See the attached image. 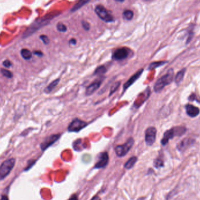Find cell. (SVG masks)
<instances>
[{
	"label": "cell",
	"instance_id": "cell-35",
	"mask_svg": "<svg viewBox=\"0 0 200 200\" xmlns=\"http://www.w3.org/2000/svg\"><path fill=\"white\" fill-rule=\"evenodd\" d=\"M91 200H101V198H100L99 196L96 195V196L93 197L91 199Z\"/></svg>",
	"mask_w": 200,
	"mask_h": 200
},
{
	"label": "cell",
	"instance_id": "cell-31",
	"mask_svg": "<svg viewBox=\"0 0 200 200\" xmlns=\"http://www.w3.org/2000/svg\"><path fill=\"white\" fill-rule=\"evenodd\" d=\"M83 28H84L85 29L87 30V31L89 30V29H90V25H89V23L87 22H85V21L83 22Z\"/></svg>",
	"mask_w": 200,
	"mask_h": 200
},
{
	"label": "cell",
	"instance_id": "cell-17",
	"mask_svg": "<svg viewBox=\"0 0 200 200\" xmlns=\"http://www.w3.org/2000/svg\"><path fill=\"white\" fill-rule=\"evenodd\" d=\"M107 69L106 67L104 65H101L97 67V68L95 70L94 72V75L98 77H103V76L107 73Z\"/></svg>",
	"mask_w": 200,
	"mask_h": 200
},
{
	"label": "cell",
	"instance_id": "cell-9",
	"mask_svg": "<svg viewBox=\"0 0 200 200\" xmlns=\"http://www.w3.org/2000/svg\"><path fill=\"white\" fill-rule=\"evenodd\" d=\"M61 134H53L44 139L42 143L40 144V148L42 151H45L48 147L52 146L53 144L58 140L60 138Z\"/></svg>",
	"mask_w": 200,
	"mask_h": 200
},
{
	"label": "cell",
	"instance_id": "cell-23",
	"mask_svg": "<svg viewBox=\"0 0 200 200\" xmlns=\"http://www.w3.org/2000/svg\"><path fill=\"white\" fill-rule=\"evenodd\" d=\"M166 63H167V62H166V61H160V62H153V63H152L149 65L148 69H156V68H157V67H159L162 66L164 65V64H166Z\"/></svg>",
	"mask_w": 200,
	"mask_h": 200
},
{
	"label": "cell",
	"instance_id": "cell-24",
	"mask_svg": "<svg viewBox=\"0 0 200 200\" xmlns=\"http://www.w3.org/2000/svg\"><path fill=\"white\" fill-rule=\"evenodd\" d=\"M123 16L125 19L130 21L133 17V12L129 9L125 10L123 12Z\"/></svg>",
	"mask_w": 200,
	"mask_h": 200
},
{
	"label": "cell",
	"instance_id": "cell-29",
	"mask_svg": "<svg viewBox=\"0 0 200 200\" xmlns=\"http://www.w3.org/2000/svg\"><path fill=\"white\" fill-rule=\"evenodd\" d=\"M40 38L42 40L44 44L45 45H48L49 43V39L46 35H41L40 36Z\"/></svg>",
	"mask_w": 200,
	"mask_h": 200
},
{
	"label": "cell",
	"instance_id": "cell-20",
	"mask_svg": "<svg viewBox=\"0 0 200 200\" xmlns=\"http://www.w3.org/2000/svg\"><path fill=\"white\" fill-rule=\"evenodd\" d=\"M21 54L22 57L25 60H29L31 59L32 53L31 51L27 49H23L21 51Z\"/></svg>",
	"mask_w": 200,
	"mask_h": 200
},
{
	"label": "cell",
	"instance_id": "cell-10",
	"mask_svg": "<svg viewBox=\"0 0 200 200\" xmlns=\"http://www.w3.org/2000/svg\"><path fill=\"white\" fill-rule=\"evenodd\" d=\"M104 77V76H103ZM100 77L98 79L95 80L94 82H92L91 84L89 85L85 89V95L86 96H90L95 92L101 86L102 83V81L104 80V77Z\"/></svg>",
	"mask_w": 200,
	"mask_h": 200
},
{
	"label": "cell",
	"instance_id": "cell-8",
	"mask_svg": "<svg viewBox=\"0 0 200 200\" xmlns=\"http://www.w3.org/2000/svg\"><path fill=\"white\" fill-rule=\"evenodd\" d=\"M156 133L157 130L153 126H150L146 129L145 140L147 146H151L154 144L156 138Z\"/></svg>",
	"mask_w": 200,
	"mask_h": 200
},
{
	"label": "cell",
	"instance_id": "cell-13",
	"mask_svg": "<svg viewBox=\"0 0 200 200\" xmlns=\"http://www.w3.org/2000/svg\"><path fill=\"white\" fill-rule=\"evenodd\" d=\"M143 70H144L143 69H140L139 70L134 74H133L129 78V80H128L126 81V82L123 85V91H122V95H123V93L126 91V90L128 88H129L133 84L138 78H139V77H140V76L143 73Z\"/></svg>",
	"mask_w": 200,
	"mask_h": 200
},
{
	"label": "cell",
	"instance_id": "cell-28",
	"mask_svg": "<svg viewBox=\"0 0 200 200\" xmlns=\"http://www.w3.org/2000/svg\"><path fill=\"white\" fill-rule=\"evenodd\" d=\"M56 28H57V31L61 32H65L67 30V28L66 26L64 24L61 23V22L57 23Z\"/></svg>",
	"mask_w": 200,
	"mask_h": 200
},
{
	"label": "cell",
	"instance_id": "cell-36",
	"mask_svg": "<svg viewBox=\"0 0 200 200\" xmlns=\"http://www.w3.org/2000/svg\"><path fill=\"white\" fill-rule=\"evenodd\" d=\"M0 200H8V197L7 196H5V195H2L1 199Z\"/></svg>",
	"mask_w": 200,
	"mask_h": 200
},
{
	"label": "cell",
	"instance_id": "cell-18",
	"mask_svg": "<svg viewBox=\"0 0 200 200\" xmlns=\"http://www.w3.org/2000/svg\"><path fill=\"white\" fill-rule=\"evenodd\" d=\"M138 161V157L136 156H132L129 159V160L125 163L124 167L126 169L129 170L133 168L136 163Z\"/></svg>",
	"mask_w": 200,
	"mask_h": 200
},
{
	"label": "cell",
	"instance_id": "cell-11",
	"mask_svg": "<svg viewBox=\"0 0 200 200\" xmlns=\"http://www.w3.org/2000/svg\"><path fill=\"white\" fill-rule=\"evenodd\" d=\"M129 49L126 47H121L116 50L112 55V59L114 60H123L129 56Z\"/></svg>",
	"mask_w": 200,
	"mask_h": 200
},
{
	"label": "cell",
	"instance_id": "cell-2",
	"mask_svg": "<svg viewBox=\"0 0 200 200\" xmlns=\"http://www.w3.org/2000/svg\"><path fill=\"white\" fill-rule=\"evenodd\" d=\"M174 71L172 69L169 70L167 73L159 78L154 85V90L156 92H160L167 85L170 84L173 79Z\"/></svg>",
	"mask_w": 200,
	"mask_h": 200
},
{
	"label": "cell",
	"instance_id": "cell-27",
	"mask_svg": "<svg viewBox=\"0 0 200 200\" xmlns=\"http://www.w3.org/2000/svg\"><path fill=\"white\" fill-rule=\"evenodd\" d=\"M164 166V162L163 160L160 158H157L155 159L154 161V166L156 168H160L163 167Z\"/></svg>",
	"mask_w": 200,
	"mask_h": 200
},
{
	"label": "cell",
	"instance_id": "cell-30",
	"mask_svg": "<svg viewBox=\"0 0 200 200\" xmlns=\"http://www.w3.org/2000/svg\"><path fill=\"white\" fill-rule=\"evenodd\" d=\"M2 64L5 67H7V68H9L12 66L11 62H10L9 60H5V61H4Z\"/></svg>",
	"mask_w": 200,
	"mask_h": 200
},
{
	"label": "cell",
	"instance_id": "cell-25",
	"mask_svg": "<svg viewBox=\"0 0 200 200\" xmlns=\"http://www.w3.org/2000/svg\"><path fill=\"white\" fill-rule=\"evenodd\" d=\"M121 85V82L120 81H116L114 84L112 85V86L110 90V92L109 94V96H111L114 92H116L117 90L119 88V86Z\"/></svg>",
	"mask_w": 200,
	"mask_h": 200
},
{
	"label": "cell",
	"instance_id": "cell-32",
	"mask_svg": "<svg viewBox=\"0 0 200 200\" xmlns=\"http://www.w3.org/2000/svg\"><path fill=\"white\" fill-rule=\"evenodd\" d=\"M77 43V41L75 39H71L69 40L70 45H76Z\"/></svg>",
	"mask_w": 200,
	"mask_h": 200
},
{
	"label": "cell",
	"instance_id": "cell-22",
	"mask_svg": "<svg viewBox=\"0 0 200 200\" xmlns=\"http://www.w3.org/2000/svg\"><path fill=\"white\" fill-rule=\"evenodd\" d=\"M73 148L74 149V150L76 151L82 150L83 146V143H81V139H78L76 141H74L73 144Z\"/></svg>",
	"mask_w": 200,
	"mask_h": 200
},
{
	"label": "cell",
	"instance_id": "cell-19",
	"mask_svg": "<svg viewBox=\"0 0 200 200\" xmlns=\"http://www.w3.org/2000/svg\"><path fill=\"white\" fill-rule=\"evenodd\" d=\"M91 0H79L76 4L72 8L71 11L74 12L76 11L78 9L82 7H83L86 4H87L88 2H90Z\"/></svg>",
	"mask_w": 200,
	"mask_h": 200
},
{
	"label": "cell",
	"instance_id": "cell-16",
	"mask_svg": "<svg viewBox=\"0 0 200 200\" xmlns=\"http://www.w3.org/2000/svg\"><path fill=\"white\" fill-rule=\"evenodd\" d=\"M60 78H57V79L53 80L52 83H50L48 85V86L45 89V92L47 93V94H49V93L52 92L54 88L57 87V85L59 84V83L60 82Z\"/></svg>",
	"mask_w": 200,
	"mask_h": 200
},
{
	"label": "cell",
	"instance_id": "cell-34",
	"mask_svg": "<svg viewBox=\"0 0 200 200\" xmlns=\"http://www.w3.org/2000/svg\"><path fill=\"white\" fill-rule=\"evenodd\" d=\"M34 53H35V54H36V55L38 56H40V57L43 56V53H42V52H40V51H36V52H34Z\"/></svg>",
	"mask_w": 200,
	"mask_h": 200
},
{
	"label": "cell",
	"instance_id": "cell-12",
	"mask_svg": "<svg viewBox=\"0 0 200 200\" xmlns=\"http://www.w3.org/2000/svg\"><path fill=\"white\" fill-rule=\"evenodd\" d=\"M109 163V155L107 152H101L98 156V160L95 164V169H102L105 167Z\"/></svg>",
	"mask_w": 200,
	"mask_h": 200
},
{
	"label": "cell",
	"instance_id": "cell-3",
	"mask_svg": "<svg viewBox=\"0 0 200 200\" xmlns=\"http://www.w3.org/2000/svg\"><path fill=\"white\" fill-rule=\"evenodd\" d=\"M186 131V129L183 126H177L172 128L169 130L166 131L163 135V138L161 140L162 145L165 146L167 145L170 139L173 138L176 136H181L184 135Z\"/></svg>",
	"mask_w": 200,
	"mask_h": 200
},
{
	"label": "cell",
	"instance_id": "cell-21",
	"mask_svg": "<svg viewBox=\"0 0 200 200\" xmlns=\"http://www.w3.org/2000/svg\"><path fill=\"white\" fill-rule=\"evenodd\" d=\"M185 72V69H184L180 71L177 73L176 76L175 77V81L177 84H179L183 80Z\"/></svg>",
	"mask_w": 200,
	"mask_h": 200
},
{
	"label": "cell",
	"instance_id": "cell-37",
	"mask_svg": "<svg viewBox=\"0 0 200 200\" xmlns=\"http://www.w3.org/2000/svg\"><path fill=\"white\" fill-rule=\"evenodd\" d=\"M137 200H145V198H144V197H140V198H139Z\"/></svg>",
	"mask_w": 200,
	"mask_h": 200
},
{
	"label": "cell",
	"instance_id": "cell-26",
	"mask_svg": "<svg viewBox=\"0 0 200 200\" xmlns=\"http://www.w3.org/2000/svg\"><path fill=\"white\" fill-rule=\"evenodd\" d=\"M1 73L4 77H7L8 78H11L13 77V74L10 71L5 69H1Z\"/></svg>",
	"mask_w": 200,
	"mask_h": 200
},
{
	"label": "cell",
	"instance_id": "cell-4",
	"mask_svg": "<svg viewBox=\"0 0 200 200\" xmlns=\"http://www.w3.org/2000/svg\"><path fill=\"white\" fill-rule=\"evenodd\" d=\"M134 142H135L134 139L132 137H131L126 140V142L125 143L116 146L115 147V152L116 156L119 157L125 156L129 152L132 146H133Z\"/></svg>",
	"mask_w": 200,
	"mask_h": 200
},
{
	"label": "cell",
	"instance_id": "cell-1",
	"mask_svg": "<svg viewBox=\"0 0 200 200\" xmlns=\"http://www.w3.org/2000/svg\"><path fill=\"white\" fill-rule=\"evenodd\" d=\"M57 12L56 13H51L49 14H47L45 16L37 19L35 22L31 25V26L26 29V31L24 32L22 35L23 38H25L31 35L35 32L38 31L41 27L45 26L49 21L52 19L54 16H57Z\"/></svg>",
	"mask_w": 200,
	"mask_h": 200
},
{
	"label": "cell",
	"instance_id": "cell-6",
	"mask_svg": "<svg viewBox=\"0 0 200 200\" xmlns=\"http://www.w3.org/2000/svg\"><path fill=\"white\" fill-rule=\"evenodd\" d=\"M95 12L100 19L105 22H111L114 21V16L109 13L106 8L101 5L96 6Z\"/></svg>",
	"mask_w": 200,
	"mask_h": 200
},
{
	"label": "cell",
	"instance_id": "cell-7",
	"mask_svg": "<svg viewBox=\"0 0 200 200\" xmlns=\"http://www.w3.org/2000/svg\"><path fill=\"white\" fill-rule=\"evenodd\" d=\"M88 123L78 118L74 119L69 125L67 130L69 132L78 133L83 129Z\"/></svg>",
	"mask_w": 200,
	"mask_h": 200
},
{
	"label": "cell",
	"instance_id": "cell-14",
	"mask_svg": "<svg viewBox=\"0 0 200 200\" xmlns=\"http://www.w3.org/2000/svg\"><path fill=\"white\" fill-rule=\"evenodd\" d=\"M194 142L195 140L191 138L184 139L178 144L177 149L180 152H184L188 147L191 146Z\"/></svg>",
	"mask_w": 200,
	"mask_h": 200
},
{
	"label": "cell",
	"instance_id": "cell-33",
	"mask_svg": "<svg viewBox=\"0 0 200 200\" xmlns=\"http://www.w3.org/2000/svg\"><path fill=\"white\" fill-rule=\"evenodd\" d=\"M68 200H78V197L76 195H73Z\"/></svg>",
	"mask_w": 200,
	"mask_h": 200
},
{
	"label": "cell",
	"instance_id": "cell-5",
	"mask_svg": "<svg viewBox=\"0 0 200 200\" xmlns=\"http://www.w3.org/2000/svg\"><path fill=\"white\" fill-rule=\"evenodd\" d=\"M16 164V159L11 158L3 162L0 166V180H3L10 173Z\"/></svg>",
	"mask_w": 200,
	"mask_h": 200
},
{
	"label": "cell",
	"instance_id": "cell-38",
	"mask_svg": "<svg viewBox=\"0 0 200 200\" xmlns=\"http://www.w3.org/2000/svg\"><path fill=\"white\" fill-rule=\"evenodd\" d=\"M116 1H118V2H123L124 1V0H116Z\"/></svg>",
	"mask_w": 200,
	"mask_h": 200
},
{
	"label": "cell",
	"instance_id": "cell-15",
	"mask_svg": "<svg viewBox=\"0 0 200 200\" xmlns=\"http://www.w3.org/2000/svg\"><path fill=\"white\" fill-rule=\"evenodd\" d=\"M186 112L187 115L192 118L195 117L200 114V111L199 108L196 107L192 105L188 104L185 106Z\"/></svg>",
	"mask_w": 200,
	"mask_h": 200
}]
</instances>
